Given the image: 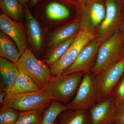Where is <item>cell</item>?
<instances>
[{"mask_svg":"<svg viewBox=\"0 0 124 124\" xmlns=\"http://www.w3.org/2000/svg\"><path fill=\"white\" fill-rule=\"evenodd\" d=\"M116 108L111 96L98 102L89 111L90 124H109L112 122Z\"/></svg>","mask_w":124,"mask_h":124,"instance_id":"obj_10","label":"cell"},{"mask_svg":"<svg viewBox=\"0 0 124 124\" xmlns=\"http://www.w3.org/2000/svg\"><path fill=\"white\" fill-rule=\"evenodd\" d=\"M57 124H91L88 110L70 109L59 116Z\"/></svg>","mask_w":124,"mask_h":124,"instance_id":"obj_16","label":"cell"},{"mask_svg":"<svg viewBox=\"0 0 124 124\" xmlns=\"http://www.w3.org/2000/svg\"><path fill=\"white\" fill-rule=\"evenodd\" d=\"M108 37L107 36H100L94 39L82 50L73 64L61 75L78 72L85 74L89 72L90 69L93 68L100 46Z\"/></svg>","mask_w":124,"mask_h":124,"instance_id":"obj_7","label":"cell"},{"mask_svg":"<svg viewBox=\"0 0 124 124\" xmlns=\"http://www.w3.org/2000/svg\"><path fill=\"white\" fill-rule=\"evenodd\" d=\"M96 38L95 34L88 29L80 28L75 40L57 62L50 68L52 77L61 75L75 61L84 48Z\"/></svg>","mask_w":124,"mask_h":124,"instance_id":"obj_5","label":"cell"},{"mask_svg":"<svg viewBox=\"0 0 124 124\" xmlns=\"http://www.w3.org/2000/svg\"><path fill=\"white\" fill-rule=\"evenodd\" d=\"M124 74V56L118 62L93 77L97 102L109 97Z\"/></svg>","mask_w":124,"mask_h":124,"instance_id":"obj_6","label":"cell"},{"mask_svg":"<svg viewBox=\"0 0 124 124\" xmlns=\"http://www.w3.org/2000/svg\"><path fill=\"white\" fill-rule=\"evenodd\" d=\"M44 111L20 112L15 124H39Z\"/></svg>","mask_w":124,"mask_h":124,"instance_id":"obj_23","label":"cell"},{"mask_svg":"<svg viewBox=\"0 0 124 124\" xmlns=\"http://www.w3.org/2000/svg\"><path fill=\"white\" fill-rule=\"evenodd\" d=\"M70 109L67 105L53 100L50 105L44 110L39 124H54L63 112Z\"/></svg>","mask_w":124,"mask_h":124,"instance_id":"obj_19","label":"cell"},{"mask_svg":"<svg viewBox=\"0 0 124 124\" xmlns=\"http://www.w3.org/2000/svg\"><path fill=\"white\" fill-rule=\"evenodd\" d=\"M93 26L96 27L102 22L106 13V6L99 1L93 0L85 8Z\"/></svg>","mask_w":124,"mask_h":124,"instance_id":"obj_22","label":"cell"},{"mask_svg":"<svg viewBox=\"0 0 124 124\" xmlns=\"http://www.w3.org/2000/svg\"><path fill=\"white\" fill-rule=\"evenodd\" d=\"M63 0L70 3L71 4L80 6L84 4V0Z\"/></svg>","mask_w":124,"mask_h":124,"instance_id":"obj_27","label":"cell"},{"mask_svg":"<svg viewBox=\"0 0 124 124\" xmlns=\"http://www.w3.org/2000/svg\"><path fill=\"white\" fill-rule=\"evenodd\" d=\"M19 112L14 108L7 107H0V124H15Z\"/></svg>","mask_w":124,"mask_h":124,"instance_id":"obj_24","label":"cell"},{"mask_svg":"<svg viewBox=\"0 0 124 124\" xmlns=\"http://www.w3.org/2000/svg\"><path fill=\"white\" fill-rule=\"evenodd\" d=\"M7 93L0 90V106L2 104Z\"/></svg>","mask_w":124,"mask_h":124,"instance_id":"obj_28","label":"cell"},{"mask_svg":"<svg viewBox=\"0 0 124 124\" xmlns=\"http://www.w3.org/2000/svg\"><path fill=\"white\" fill-rule=\"evenodd\" d=\"M111 122L124 124V102L116 108Z\"/></svg>","mask_w":124,"mask_h":124,"instance_id":"obj_26","label":"cell"},{"mask_svg":"<svg viewBox=\"0 0 124 124\" xmlns=\"http://www.w3.org/2000/svg\"><path fill=\"white\" fill-rule=\"evenodd\" d=\"M76 36L77 35L73 36L66 40L50 49L49 51L45 54L42 61L48 66L49 68L62 57L74 41Z\"/></svg>","mask_w":124,"mask_h":124,"instance_id":"obj_18","label":"cell"},{"mask_svg":"<svg viewBox=\"0 0 124 124\" xmlns=\"http://www.w3.org/2000/svg\"><path fill=\"white\" fill-rule=\"evenodd\" d=\"M18 72L14 63L0 58V90L8 93L15 83Z\"/></svg>","mask_w":124,"mask_h":124,"instance_id":"obj_12","label":"cell"},{"mask_svg":"<svg viewBox=\"0 0 124 124\" xmlns=\"http://www.w3.org/2000/svg\"><path fill=\"white\" fill-rule=\"evenodd\" d=\"M122 44V36L117 32L103 42L92 69L93 77L108 69L121 58Z\"/></svg>","mask_w":124,"mask_h":124,"instance_id":"obj_3","label":"cell"},{"mask_svg":"<svg viewBox=\"0 0 124 124\" xmlns=\"http://www.w3.org/2000/svg\"><path fill=\"white\" fill-rule=\"evenodd\" d=\"M80 27L79 22L76 20L52 33L50 36L47 44L49 48L51 49L77 35L79 31Z\"/></svg>","mask_w":124,"mask_h":124,"instance_id":"obj_14","label":"cell"},{"mask_svg":"<svg viewBox=\"0 0 124 124\" xmlns=\"http://www.w3.org/2000/svg\"></svg>","mask_w":124,"mask_h":124,"instance_id":"obj_33","label":"cell"},{"mask_svg":"<svg viewBox=\"0 0 124 124\" xmlns=\"http://www.w3.org/2000/svg\"><path fill=\"white\" fill-rule=\"evenodd\" d=\"M15 64L26 73L41 90L46 89L53 77L49 68L43 61L36 57L30 49L27 48Z\"/></svg>","mask_w":124,"mask_h":124,"instance_id":"obj_4","label":"cell"},{"mask_svg":"<svg viewBox=\"0 0 124 124\" xmlns=\"http://www.w3.org/2000/svg\"><path fill=\"white\" fill-rule=\"evenodd\" d=\"M27 0H18L23 5H24L25 4H26Z\"/></svg>","mask_w":124,"mask_h":124,"instance_id":"obj_30","label":"cell"},{"mask_svg":"<svg viewBox=\"0 0 124 124\" xmlns=\"http://www.w3.org/2000/svg\"><path fill=\"white\" fill-rule=\"evenodd\" d=\"M84 75L78 72L53 77L45 91L53 100L66 102L76 93Z\"/></svg>","mask_w":124,"mask_h":124,"instance_id":"obj_2","label":"cell"},{"mask_svg":"<svg viewBox=\"0 0 124 124\" xmlns=\"http://www.w3.org/2000/svg\"><path fill=\"white\" fill-rule=\"evenodd\" d=\"M18 69V73L15 83L7 94H20L41 90L26 73L21 69Z\"/></svg>","mask_w":124,"mask_h":124,"instance_id":"obj_15","label":"cell"},{"mask_svg":"<svg viewBox=\"0 0 124 124\" xmlns=\"http://www.w3.org/2000/svg\"><path fill=\"white\" fill-rule=\"evenodd\" d=\"M23 7L27 38L34 51L39 53L42 48L43 33L39 23L31 13L27 4Z\"/></svg>","mask_w":124,"mask_h":124,"instance_id":"obj_11","label":"cell"},{"mask_svg":"<svg viewBox=\"0 0 124 124\" xmlns=\"http://www.w3.org/2000/svg\"><path fill=\"white\" fill-rule=\"evenodd\" d=\"M53 99L44 90L11 94H7L0 107H7L20 112L44 110Z\"/></svg>","mask_w":124,"mask_h":124,"instance_id":"obj_1","label":"cell"},{"mask_svg":"<svg viewBox=\"0 0 124 124\" xmlns=\"http://www.w3.org/2000/svg\"><path fill=\"white\" fill-rule=\"evenodd\" d=\"M57 121H56V122H55V123H54V124H57Z\"/></svg>","mask_w":124,"mask_h":124,"instance_id":"obj_32","label":"cell"},{"mask_svg":"<svg viewBox=\"0 0 124 124\" xmlns=\"http://www.w3.org/2000/svg\"><path fill=\"white\" fill-rule=\"evenodd\" d=\"M41 0H31V7L36 6Z\"/></svg>","mask_w":124,"mask_h":124,"instance_id":"obj_29","label":"cell"},{"mask_svg":"<svg viewBox=\"0 0 124 124\" xmlns=\"http://www.w3.org/2000/svg\"><path fill=\"white\" fill-rule=\"evenodd\" d=\"M105 6L106 15L100 24L99 32L100 36H110L119 18L118 1L117 0H107Z\"/></svg>","mask_w":124,"mask_h":124,"instance_id":"obj_13","label":"cell"},{"mask_svg":"<svg viewBox=\"0 0 124 124\" xmlns=\"http://www.w3.org/2000/svg\"><path fill=\"white\" fill-rule=\"evenodd\" d=\"M97 102L93 77L90 72L85 73L76 93L71 102L67 104L70 109L88 110Z\"/></svg>","mask_w":124,"mask_h":124,"instance_id":"obj_8","label":"cell"},{"mask_svg":"<svg viewBox=\"0 0 124 124\" xmlns=\"http://www.w3.org/2000/svg\"><path fill=\"white\" fill-rule=\"evenodd\" d=\"M0 29L15 42L22 54L27 48V36L22 23L16 21L6 15H0Z\"/></svg>","mask_w":124,"mask_h":124,"instance_id":"obj_9","label":"cell"},{"mask_svg":"<svg viewBox=\"0 0 124 124\" xmlns=\"http://www.w3.org/2000/svg\"><path fill=\"white\" fill-rule=\"evenodd\" d=\"M109 124H117L115 122H111Z\"/></svg>","mask_w":124,"mask_h":124,"instance_id":"obj_31","label":"cell"},{"mask_svg":"<svg viewBox=\"0 0 124 124\" xmlns=\"http://www.w3.org/2000/svg\"><path fill=\"white\" fill-rule=\"evenodd\" d=\"M18 0H0V8L4 14L16 21H20L24 13L23 6Z\"/></svg>","mask_w":124,"mask_h":124,"instance_id":"obj_20","label":"cell"},{"mask_svg":"<svg viewBox=\"0 0 124 124\" xmlns=\"http://www.w3.org/2000/svg\"><path fill=\"white\" fill-rule=\"evenodd\" d=\"M45 12L46 17L51 20H62L68 18L70 15L67 7L56 1H51L47 4Z\"/></svg>","mask_w":124,"mask_h":124,"instance_id":"obj_21","label":"cell"},{"mask_svg":"<svg viewBox=\"0 0 124 124\" xmlns=\"http://www.w3.org/2000/svg\"><path fill=\"white\" fill-rule=\"evenodd\" d=\"M10 38L2 32H0V56L15 63L22 54Z\"/></svg>","mask_w":124,"mask_h":124,"instance_id":"obj_17","label":"cell"},{"mask_svg":"<svg viewBox=\"0 0 124 124\" xmlns=\"http://www.w3.org/2000/svg\"><path fill=\"white\" fill-rule=\"evenodd\" d=\"M110 96L113 98L116 108L124 102V74Z\"/></svg>","mask_w":124,"mask_h":124,"instance_id":"obj_25","label":"cell"}]
</instances>
